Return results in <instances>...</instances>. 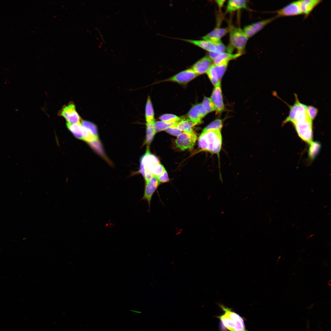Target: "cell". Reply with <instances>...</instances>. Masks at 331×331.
<instances>
[{
    "label": "cell",
    "mask_w": 331,
    "mask_h": 331,
    "mask_svg": "<svg viewBox=\"0 0 331 331\" xmlns=\"http://www.w3.org/2000/svg\"><path fill=\"white\" fill-rule=\"evenodd\" d=\"M221 130H203L198 139L199 147L202 150L219 155L222 143Z\"/></svg>",
    "instance_id": "cell-1"
},
{
    "label": "cell",
    "mask_w": 331,
    "mask_h": 331,
    "mask_svg": "<svg viewBox=\"0 0 331 331\" xmlns=\"http://www.w3.org/2000/svg\"><path fill=\"white\" fill-rule=\"evenodd\" d=\"M165 170L157 158L150 153L146 152L142 157L139 172L144 177L145 182L149 181L153 176L157 178Z\"/></svg>",
    "instance_id": "cell-2"
},
{
    "label": "cell",
    "mask_w": 331,
    "mask_h": 331,
    "mask_svg": "<svg viewBox=\"0 0 331 331\" xmlns=\"http://www.w3.org/2000/svg\"><path fill=\"white\" fill-rule=\"evenodd\" d=\"M219 306L224 313L217 317L226 328L230 331L245 329L243 319L240 315L223 305Z\"/></svg>",
    "instance_id": "cell-3"
},
{
    "label": "cell",
    "mask_w": 331,
    "mask_h": 331,
    "mask_svg": "<svg viewBox=\"0 0 331 331\" xmlns=\"http://www.w3.org/2000/svg\"><path fill=\"white\" fill-rule=\"evenodd\" d=\"M230 40L231 46L236 49L238 53L242 54L244 51L249 38L243 29L233 27L230 32Z\"/></svg>",
    "instance_id": "cell-4"
},
{
    "label": "cell",
    "mask_w": 331,
    "mask_h": 331,
    "mask_svg": "<svg viewBox=\"0 0 331 331\" xmlns=\"http://www.w3.org/2000/svg\"><path fill=\"white\" fill-rule=\"evenodd\" d=\"M58 114L59 116L64 117L69 124L80 123L82 121L76 110L75 105L72 101H70L67 105L63 106Z\"/></svg>",
    "instance_id": "cell-5"
},
{
    "label": "cell",
    "mask_w": 331,
    "mask_h": 331,
    "mask_svg": "<svg viewBox=\"0 0 331 331\" xmlns=\"http://www.w3.org/2000/svg\"><path fill=\"white\" fill-rule=\"evenodd\" d=\"M197 139L196 134L193 130L189 132H183L177 136L175 141L176 145L182 150H191Z\"/></svg>",
    "instance_id": "cell-6"
},
{
    "label": "cell",
    "mask_w": 331,
    "mask_h": 331,
    "mask_svg": "<svg viewBox=\"0 0 331 331\" xmlns=\"http://www.w3.org/2000/svg\"><path fill=\"white\" fill-rule=\"evenodd\" d=\"M311 120L293 124L299 137L303 141L310 144L312 142V122Z\"/></svg>",
    "instance_id": "cell-7"
},
{
    "label": "cell",
    "mask_w": 331,
    "mask_h": 331,
    "mask_svg": "<svg viewBox=\"0 0 331 331\" xmlns=\"http://www.w3.org/2000/svg\"><path fill=\"white\" fill-rule=\"evenodd\" d=\"M228 64H212L207 72L211 82L215 87L220 86L221 79L226 70Z\"/></svg>",
    "instance_id": "cell-8"
},
{
    "label": "cell",
    "mask_w": 331,
    "mask_h": 331,
    "mask_svg": "<svg viewBox=\"0 0 331 331\" xmlns=\"http://www.w3.org/2000/svg\"><path fill=\"white\" fill-rule=\"evenodd\" d=\"M272 13L276 14L275 16L277 18L302 15L298 1L291 2L279 10L272 12Z\"/></svg>",
    "instance_id": "cell-9"
},
{
    "label": "cell",
    "mask_w": 331,
    "mask_h": 331,
    "mask_svg": "<svg viewBox=\"0 0 331 331\" xmlns=\"http://www.w3.org/2000/svg\"><path fill=\"white\" fill-rule=\"evenodd\" d=\"M277 18H278L275 16L271 18L255 22L245 26L243 30L249 38L253 36L268 25Z\"/></svg>",
    "instance_id": "cell-10"
},
{
    "label": "cell",
    "mask_w": 331,
    "mask_h": 331,
    "mask_svg": "<svg viewBox=\"0 0 331 331\" xmlns=\"http://www.w3.org/2000/svg\"><path fill=\"white\" fill-rule=\"evenodd\" d=\"M160 183L157 178L154 176L149 181L145 182L144 194L141 200H146L147 202L150 211L153 196Z\"/></svg>",
    "instance_id": "cell-11"
},
{
    "label": "cell",
    "mask_w": 331,
    "mask_h": 331,
    "mask_svg": "<svg viewBox=\"0 0 331 331\" xmlns=\"http://www.w3.org/2000/svg\"><path fill=\"white\" fill-rule=\"evenodd\" d=\"M207 113L202 104L200 103L192 107L188 115L189 119L195 125L201 123L202 119Z\"/></svg>",
    "instance_id": "cell-12"
},
{
    "label": "cell",
    "mask_w": 331,
    "mask_h": 331,
    "mask_svg": "<svg viewBox=\"0 0 331 331\" xmlns=\"http://www.w3.org/2000/svg\"><path fill=\"white\" fill-rule=\"evenodd\" d=\"M198 75L192 68L188 69L177 74L168 79L170 81L181 84H186Z\"/></svg>",
    "instance_id": "cell-13"
},
{
    "label": "cell",
    "mask_w": 331,
    "mask_h": 331,
    "mask_svg": "<svg viewBox=\"0 0 331 331\" xmlns=\"http://www.w3.org/2000/svg\"><path fill=\"white\" fill-rule=\"evenodd\" d=\"M232 27L215 28L211 32L202 37L203 40L214 42L219 40L228 32H230Z\"/></svg>",
    "instance_id": "cell-14"
},
{
    "label": "cell",
    "mask_w": 331,
    "mask_h": 331,
    "mask_svg": "<svg viewBox=\"0 0 331 331\" xmlns=\"http://www.w3.org/2000/svg\"><path fill=\"white\" fill-rule=\"evenodd\" d=\"M212 61L208 56H205L196 62L192 69L198 75L205 73L212 64Z\"/></svg>",
    "instance_id": "cell-15"
},
{
    "label": "cell",
    "mask_w": 331,
    "mask_h": 331,
    "mask_svg": "<svg viewBox=\"0 0 331 331\" xmlns=\"http://www.w3.org/2000/svg\"><path fill=\"white\" fill-rule=\"evenodd\" d=\"M322 1L321 0H298L302 15L306 18L314 9Z\"/></svg>",
    "instance_id": "cell-16"
},
{
    "label": "cell",
    "mask_w": 331,
    "mask_h": 331,
    "mask_svg": "<svg viewBox=\"0 0 331 331\" xmlns=\"http://www.w3.org/2000/svg\"><path fill=\"white\" fill-rule=\"evenodd\" d=\"M211 99L215 105L216 110L219 112L223 110L224 105L220 86L215 87Z\"/></svg>",
    "instance_id": "cell-17"
},
{
    "label": "cell",
    "mask_w": 331,
    "mask_h": 331,
    "mask_svg": "<svg viewBox=\"0 0 331 331\" xmlns=\"http://www.w3.org/2000/svg\"><path fill=\"white\" fill-rule=\"evenodd\" d=\"M182 40L193 44L209 52H213L219 54L215 44L210 41L204 40H192L183 39Z\"/></svg>",
    "instance_id": "cell-18"
},
{
    "label": "cell",
    "mask_w": 331,
    "mask_h": 331,
    "mask_svg": "<svg viewBox=\"0 0 331 331\" xmlns=\"http://www.w3.org/2000/svg\"><path fill=\"white\" fill-rule=\"evenodd\" d=\"M241 55V54L238 53L234 54L227 52H225L219 54L217 57L213 60V63L217 65L228 63L230 61L235 59Z\"/></svg>",
    "instance_id": "cell-19"
},
{
    "label": "cell",
    "mask_w": 331,
    "mask_h": 331,
    "mask_svg": "<svg viewBox=\"0 0 331 331\" xmlns=\"http://www.w3.org/2000/svg\"><path fill=\"white\" fill-rule=\"evenodd\" d=\"M247 2L244 0H230L228 2L226 12L231 13L242 9H247Z\"/></svg>",
    "instance_id": "cell-20"
},
{
    "label": "cell",
    "mask_w": 331,
    "mask_h": 331,
    "mask_svg": "<svg viewBox=\"0 0 331 331\" xmlns=\"http://www.w3.org/2000/svg\"><path fill=\"white\" fill-rule=\"evenodd\" d=\"M67 126L69 130L76 138L83 140L84 128L80 123L76 124L67 123Z\"/></svg>",
    "instance_id": "cell-21"
},
{
    "label": "cell",
    "mask_w": 331,
    "mask_h": 331,
    "mask_svg": "<svg viewBox=\"0 0 331 331\" xmlns=\"http://www.w3.org/2000/svg\"><path fill=\"white\" fill-rule=\"evenodd\" d=\"M295 101L293 105H291L286 104L289 108L290 112L288 116L283 122V125L289 122L293 123L295 121L297 109V101L298 97L297 95L295 94Z\"/></svg>",
    "instance_id": "cell-22"
},
{
    "label": "cell",
    "mask_w": 331,
    "mask_h": 331,
    "mask_svg": "<svg viewBox=\"0 0 331 331\" xmlns=\"http://www.w3.org/2000/svg\"><path fill=\"white\" fill-rule=\"evenodd\" d=\"M145 117L146 123L154 121V113L151 100L149 96L145 107Z\"/></svg>",
    "instance_id": "cell-23"
},
{
    "label": "cell",
    "mask_w": 331,
    "mask_h": 331,
    "mask_svg": "<svg viewBox=\"0 0 331 331\" xmlns=\"http://www.w3.org/2000/svg\"><path fill=\"white\" fill-rule=\"evenodd\" d=\"M177 127L181 131L189 132L193 131L192 127L195 125L189 120H181L177 123Z\"/></svg>",
    "instance_id": "cell-24"
},
{
    "label": "cell",
    "mask_w": 331,
    "mask_h": 331,
    "mask_svg": "<svg viewBox=\"0 0 331 331\" xmlns=\"http://www.w3.org/2000/svg\"><path fill=\"white\" fill-rule=\"evenodd\" d=\"M155 121L146 123V134L145 143L149 145L152 140L155 134L154 124Z\"/></svg>",
    "instance_id": "cell-25"
},
{
    "label": "cell",
    "mask_w": 331,
    "mask_h": 331,
    "mask_svg": "<svg viewBox=\"0 0 331 331\" xmlns=\"http://www.w3.org/2000/svg\"><path fill=\"white\" fill-rule=\"evenodd\" d=\"M308 155L310 158L313 160L318 154L320 150V144L317 142H312L310 144Z\"/></svg>",
    "instance_id": "cell-26"
},
{
    "label": "cell",
    "mask_w": 331,
    "mask_h": 331,
    "mask_svg": "<svg viewBox=\"0 0 331 331\" xmlns=\"http://www.w3.org/2000/svg\"><path fill=\"white\" fill-rule=\"evenodd\" d=\"M81 124L83 127L90 131L96 139H98L97 129L95 125L90 122L86 120H82Z\"/></svg>",
    "instance_id": "cell-27"
},
{
    "label": "cell",
    "mask_w": 331,
    "mask_h": 331,
    "mask_svg": "<svg viewBox=\"0 0 331 331\" xmlns=\"http://www.w3.org/2000/svg\"><path fill=\"white\" fill-rule=\"evenodd\" d=\"M159 119L162 121L169 123H176L181 120L178 116L170 114L163 115L160 117Z\"/></svg>",
    "instance_id": "cell-28"
},
{
    "label": "cell",
    "mask_w": 331,
    "mask_h": 331,
    "mask_svg": "<svg viewBox=\"0 0 331 331\" xmlns=\"http://www.w3.org/2000/svg\"><path fill=\"white\" fill-rule=\"evenodd\" d=\"M90 146L96 152L103 156L105 155L102 145L98 139L88 143Z\"/></svg>",
    "instance_id": "cell-29"
},
{
    "label": "cell",
    "mask_w": 331,
    "mask_h": 331,
    "mask_svg": "<svg viewBox=\"0 0 331 331\" xmlns=\"http://www.w3.org/2000/svg\"><path fill=\"white\" fill-rule=\"evenodd\" d=\"M175 124L176 123H167L162 121H158L155 122L154 127L155 132L156 133L159 131L165 130L168 127Z\"/></svg>",
    "instance_id": "cell-30"
},
{
    "label": "cell",
    "mask_w": 331,
    "mask_h": 331,
    "mask_svg": "<svg viewBox=\"0 0 331 331\" xmlns=\"http://www.w3.org/2000/svg\"><path fill=\"white\" fill-rule=\"evenodd\" d=\"M202 104L208 113L215 110V105L209 98L205 97Z\"/></svg>",
    "instance_id": "cell-31"
},
{
    "label": "cell",
    "mask_w": 331,
    "mask_h": 331,
    "mask_svg": "<svg viewBox=\"0 0 331 331\" xmlns=\"http://www.w3.org/2000/svg\"><path fill=\"white\" fill-rule=\"evenodd\" d=\"M222 127L223 122L222 120L218 119L214 120L209 124L203 130H206L212 129L221 130Z\"/></svg>",
    "instance_id": "cell-32"
},
{
    "label": "cell",
    "mask_w": 331,
    "mask_h": 331,
    "mask_svg": "<svg viewBox=\"0 0 331 331\" xmlns=\"http://www.w3.org/2000/svg\"><path fill=\"white\" fill-rule=\"evenodd\" d=\"M306 109L309 118L312 121L316 118L318 112V109L312 105L306 106Z\"/></svg>",
    "instance_id": "cell-33"
},
{
    "label": "cell",
    "mask_w": 331,
    "mask_h": 331,
    "mask_svg": "<svg viewBox=\"0 0 331 331\" xmlns=\"http://www.w3.org/2000/svg\"><path fill=\"white\" fill-rule=\"evenodd\" d=\"M177 123L168 127L165 130L171 135L178 136L182 133V131L177 127Z\"/></svg>",
    "instance_id": "cell-34"
},
{
    "label": "cell",
    "mask_w": 331,
    "mask_h": 331,
    "mask_svg": "<svg viewBox=\"0 0 331 331\" xmlns=\"http://www.w3.org/2000/svg\"><path fill=\"white\" fill-rule=\"evenodd\" d=\"M158 181L161 183H165L169 181L167 173L166 170L161 175L157 177Z\"/></svg>",
    "instance_id": "cell-35"
},
{
    "label": "cell",
    "mask_w": 331,
    "mask_h": 331,
    "mask_svg": "<svg viewBox=\"0 0 331 331\" xmlns=\"http://www.w3.org/2000/svg\"><path fill=\"white\" fill-rule=\"evenodd\" d=\"M216 2L219 8H221L224 5L226 1L225 0H217Z\"/></svg>",
    "instance_id": "cell-36"
},
{
    "label": "cell",
    "mask_w": 331,
    "mask_h": 331,
    "mask_svg": "<svg viewBox=\"0 0 331 331\" xmlns=\"http://www.w3.org/2000/svg\"><path fill=\"white\" fill-rule=\"evenodd\" d=\"M280 258H281L280 256V257H278V260H277V264L278 263L279 261V260H280Z\"/></svg>",
    "instance_id": "cell-37"
},
{
    "label": "cell",
    "mask_w": 331,
    "mask_h": 331,
    "mask_svg": "<svg viewBox=\"0 0 331 331\" xmlns=\"http://www.w3.org/2000/svg\"><path fill=\"white\" fill-rule=\"evenodd\" d=\"M330 281L331 280H330L328 282V285H329V286H330L331 285Z\"/></svg>",
    "instance_id": "cell-38"
},
{
    "label": "cell",
    "mask_w": 331,
    "mask_h": 331,
    "mask_svg": "<svg viewBox=\"0 0 331 331\" xmlns=\"http://www.w3.org/2000/svg\"><path fill=\"white\" fill-rule=\"evenodd\" d=\"M247 331V330L245 329V330H239V331Z\"/></svg>",
    "instance_id": "cell-39"
}]
</instances>
